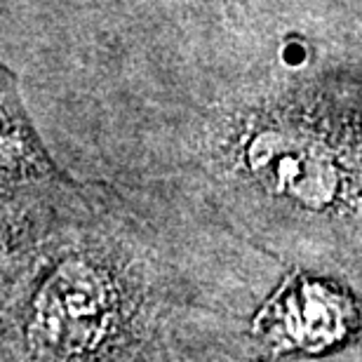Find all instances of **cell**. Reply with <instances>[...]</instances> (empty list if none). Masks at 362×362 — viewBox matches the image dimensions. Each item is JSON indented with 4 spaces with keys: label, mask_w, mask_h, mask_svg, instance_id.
Returning a JSON list of instances; mask_svg holds the SVG:
<instances>
[{
    "label": "cell",
    "mask_w": 362,
    "mask_h": 362,
    "mask_svg": "<svg viewBox=\"0 0 362 362\" xmlns=\"http://www.w3.org/2000/svg\"><path fill=\"white\" fill-rule=\"evenodd\" d=\"M262 250L144 212L59 160L3 181V358H255Z\"/></svg>",
    "instance_id": "obj_1"
},
{
    "label": "cell",
    "mask_w": 362,
    "mask_h": 362,
    "mask_svg": "<svg viewBox=\"0 0 362 362\" xmlns=\"http://www.w3.org/2000/svg\"><path fill=\"white\" fill-rule=\"evenodd\" d=\"M252 351L273 358H362V294L341 278L289 269L250 322Z\"/></svg>",
    "instance_id": "obj_2"
}]
</instances>
